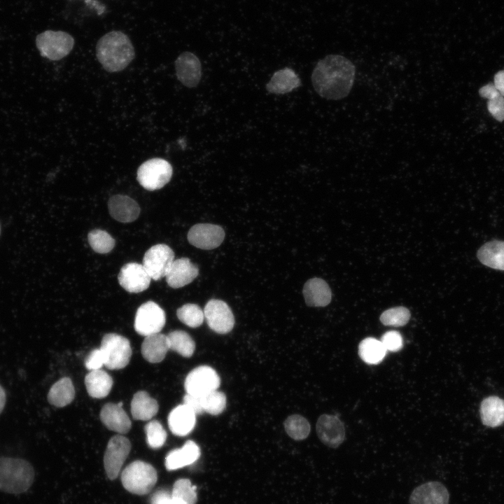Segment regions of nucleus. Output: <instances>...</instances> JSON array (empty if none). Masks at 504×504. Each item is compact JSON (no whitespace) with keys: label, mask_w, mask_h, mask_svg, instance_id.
<instances>
[{"label":"nucleus","mask_w":504,"mask_h":504,"mask_svg":"<svg viewBox=\"0 0 504 504\" xmlns=\"http://www.w3.org/2000/svg\"><path fill=\"white\" fill-rule=\"evenodd\" d=\"M355 76L356 67L349 59L329 55L317 62L311 78L318 95L329 100H339L349 94Z\"/></svg>","instance_id":"f257e3e1"},{"label":"nucleus","mask_w":504,"mask_h":504,"mask_svg":"<svg viewBox=\"0 0 504 504\" xmlns=\"http://www.w3.org/2000/svg\"><path fill=\"white\" fill-rule=\"evenodd\" d=\"M96 55L108 72L125 69L134 59L135 51L129 36L120 31H111L102 36L96 45Z\"/></svg>","instance_id":"f03ea898"},{"label":"nucleus","mask_w":504,"mask_h":504,"mask_svg":"<svg viewBox=\"0 0 504 504\" xmlns=\"http://www.w3.org/2000/svg\"><path fill=\"white\" fill-rule=\"evenodd\" d=\"M34 480L31 464L20 458L0 456V490L11 494L27 491Z\"/></svg>","instance_id":"7ed1b4c3"},{"label":"nucleus","mask_w":504,"mask_h":504,"mask_svg":"<svg viewBox=\"0 0 504 504\" xmlns=\"http://www.w3.org/2000/svg\"><path fill=\"white\" fill-rule=\"evenodd\" d=\"M158 474L154 467L142 461L132 462L122 472L124 488L132 493L145 495L155 486Z\"/></svg>","instance_id":"20e7f679"},{"label":"nucleus","mask_w":504,"mask_h":504,"mask_svg":"<svg viewBox=\"0 0 504 504\" xmlns=\"http://www.w3.org/2000/svg\"><path fill=\"white\" fill-rule=\"evenodd\" d=\"M74 38L63 31L46 30L37 35L36 44L42 57L59 60L68 55L74 46Z\"/></svg>","instance_id":"39448f33"},{"label":"nucleus","mask_w":504,"mask_h":504,"mask_svg":"<svg viewBox=\"0 0 504 504\" xmlns=\"http://www.w3.org/2000/svg\"><path fill=\"white\" fill-rule=\"evenodd\" d=\"M172 174L173 169L168 161L155 158L145 161L139 166L136 179L144 188L153 191L168 183Z\"/></svg>","instance_id":"423d86ee"},{"label":"nucleus","mask_w":504,"mask_h":504,"mask_svg":"<svg viewBox=\"0 0 504 504\" xmlns=\"http://www.w3.org/2000/svg\"><path fill=\"white\" fill-rule=\"evenodd\" d=\"M100 349L105 355V366L110 370L124 368L130 362L132 356L130 343L122 335L106 334L102 340Z\"/></svg>","instance_id":"0eeeda50"},{"label":"nucleus","mask_w":504,"mask_h":504,"mask_svg":"<svg viewBox=\"0 0 504 504\" xmlns=\"http://www.w3.org/2000/svg\"><path fill=\"white\" fill-rule=\"evenodd\" d=\"M166 316L164 310L155 302L143 303L137 309L134 329L143 336L158 333L164 328Z\"/></svg>","instance_id":"6e6552de"},{"label":"nucleus","mask_w":504,"mask_h":504,"mask_svg":"<svg viewBox=\"0 0 504 504\" xmlns=\"http://www.w3.org/2000/svg\"><path fill=\"white\" fill-rule=\"evenodd\" d=\"M174 260L173 250L166 244H159L146 251L142 265L150 278L158 281L166 276Z\"/></svg>","instance_id":"1a4fd4ad"},{"label":"nucleus","mask_w":504,"mask_h":504,"mask_svg":"<svg viewBox=\"0 0 504 504\" xmlns=\"http://www.w3.org/2000/svg\"><path fill=\"white\" fill-rule=\"evenodd\" d=\"M220 379L214 369L207 365H200L194 368L187 375L184 388L190 395L202 396L217 390Z\"/></svg>","instance_id":"9d476101"},{"label":"nucleus","mask_w":504,"mask_h":504,"mask_svg":"<svg viewBox=\"0 0 504 504\" xmlns=\"http://www.w3.org/2000/svg\"><path fill=\"white\" fill-rule=\"evenodd\" d=\"M130 449V441L121 435H115L109 440L104 456V464L110 479H115L118 476Z\"/></svg>","instance_id":"9b49d317"},{"label":"nucleus","mask_w":504,"mask_h":504,"mask_svg":"<svg viewBox=\"0 0 504 504\" xmlns=\"http://www.w3.org/2000/svg\"><path fill=\"white\" fill-rule=\"evenodd\" d=\"M204 314L209 328L217 333L226 334L234 327L233 313L223 300L212 299L208 301L204 309Z\"/></svg>","instance_id":"f8f14e48"},{"label":"nucleus","mask_w":504,"mask_h":504,"mask_svg":"<svg viewBox=\"0 0 504 504\" xmlns=\"http://www.w3.org/2000/svg\"><path fill=\"white\" fill-rule=\"evenodd\" d=\"M225 238L223 229L217 225L198 223L193 225L188 233V240L194 246L211 250L217 248Z\"/></svg>","instance_id":"ddd939ff"},{"label":"nucleus","mask_w":504,"mask_h":504,"mask_svg":"<svg viewBox=\"0 0 504 504\" xmlns=\"http://www.w3.org/2000/svg\"><path fill=\"white\" fill-rule=\"evenodd\" d=\"M118 279L126 291L138 293L149 287L152 279L142 264L132 262L122 267Z\"/></svg>","instance_id":"4468645a"},{"label":"nucleus","mask_w":504,"mask_h":504,"mask_svg":"<svg viewBox=\"0 0 504 504\" xmlns=\"http://www.w3.org/2000/svg\"><path fill=\"white\" fill-rule=\"evenodd\" d=\"M316 429L319 440L328 447L337 448L345 439L344 424L335 415H321L317 420Z\"/></svg>","instance_id":"2eb2a0df"},{"label":"nucleus","mask_w":504,"mask_h":504,"mask_svg":"<svg viewBox=\"0 0 504 504\" xmlns=\"http://www.w3.org/2000/svg\"><path fill=\"white\" fill-rule=\"evenodd\" d=\"M178 80L188 88L196 87L202 77V66L199 58L192 52H182L174 62Z\"/></svg>","instance_id":"dca6fc26"},{"label":"nucleus","mask_w":504,"mask_h":504,"mask_svg":"<svg viewBox=\"0 0 504 504\" xmlns=\"http://www.w3.org/2000/svg\"><path fill=\"white\" fill-rule=\"evenodd\" d=\"M447 487L438 481H430L416 487L410 496V504H449Z\"/></svg>","instance_id":"f3484780"},{"label":"nucleus","mask_w":504,"mask_h":504,"mask_svg":"<svg viewBox=\"0 0 504 504\" xmlns=\"http://www.w3.org/2000/svg\"><path fill=\"white\" fill-rule=\"evenodd\" d=\"M199 274L198 267L188 258L174 260L165 278L173 288H179L191 283Z\"/></svg>","instance_id":"a211bd4d"},{"label":"nucleus","mask_w":504,"mask_h":504,"mask_svg":"<svg viewBox=\"0 0 504 504\" xmlns=\"http://www.w3.org/2000/svg\"><path fill=\"white\" fill-rule=\"evenodd\" d=\"M110 215L121 223H131L139 216L140 207L133 199L125 195L111 196L108 202Z\"/></svg>","instance_id":"6ab92c4d"},{"label":"nucleus","mask_w":504,"mask_h":504,"mask_svg":"<svg viewBox=\"0 0 504 504\" xmlns=\"http://www.w3.org/2000/svg\"><path fill=\"white\" fill-rule=\"evenodd\" d=\"M100 419L109 430L120 434L127 433L132 427L127 414L118 403L105 404L100 412Z\"/></svg>","instance_id":"aec40b11"},{"label":"nucleus","mask_w":504,"mask_h":504,"mask_svg":"<svg viewBox=\"0 0 504 504\" xmlns=\"http://www.w3.org/2000/svg\"><path fill=\"white\" fill-rule=\"evenodd\" d=\"M196 414L185 404L174 407L168 416V425L173 434L186 436L194 428Z\"/></svg>","instance_id":"412c9836"},{"label":"nucleus","mask_w":504,"mask_h":504,"mask_svg":"<svg viewBox=\"0 0 504 504\" xmlns=\"http://www.w3.org/2000/svg\"><path fill=\"white\" fill-rule=\"evenodd\" d=\"M200 456L198 445L192 440H188L181 447L170 451L165 458V467L174 470L189 465L195 462Z\"/></svg>","instance_id":"4be33fe9"},{"label":"nucleus","mask_w":504,"mask_h":504,"mask_svg":"<svg viewBox=\"0 0 504 504\" xmlns=\"http://www.w3.org/2000/svg\"><path fill=\"white\" fill-rule=\"evenodd\" d=\"M306 304L309 307H325L331 300V290L328 284L319 278L308 280L303 288Z\"/></svg>","instance_id":"5701e85b"},{"label":"nucleus","mask_w":504,"mask_h":504,"mask_svg":"<svg viewBox=\"0 0 504 504\" xmlns=\"http://www.w3.org/2000/svg\"><path fill=\"white\" fill-rule=\"evenodd\" d=\"M301 85V80L295 72L285 67L274 72L266 85V90L272 94L288 93Z\"/></svg>","instance_id":"b1692460"},{"label":"nucleus","mask_w":504,"mask_h":504,"mask_svg":"<svg viewBox=\"0 0 504 504\" xmlns=\"http://www.w3.org/2000/svg\"><path fill=\"white\" fill-rule=\"evenodd\" d=\"M169 349L167 335L160 332L146 336L141 344L143 357L152 363L164 360Z\"/></svg>","instance_id":"393cba45"},{"label":"nucleus","mask_w":504,"mask_h":504,"mask_svg":"<svg viewBox=\"0 0 504 504\" xmlns=\"http://www.w3.org/2000/svg\"><path fill=\"white\" fill-rule=\"evenodd\" d=\"M88 394L94 398H103L108 395L113 386V379L104 370H90L85 377Z\"/></svg>","instance_id":"a878e982"},{"label":"nucleus","mask_w":504,"mask_h":504,"mask_svg":"<svg viewBox=\"0 0 504 504\" xmlns=\"http://www.w3.org/2000/svg\"><path fill=\"white\" fill-rule=\"evenodd\" d=\"M158 403L144 391L136 392L131 402V413L136 420H150L158 412Z\"/></svg>","instance_id":"bb28decb"},{"label":"nucleus","mask_w":504,"mask_h":504,"mask_svg":"<svg viewBox=\"0 0 504 504\" xmlns=\"http://www.w3.org/2000/svg\"><path fill=\"white\" fill-rule=\"evenodd\" d=\"M477 256L483 265L504 270V241L493 240L484 244L478 250Z\"/></svg>","instance_id":"cd10ccee"},{"label":"nucleus","mask_w":504,"mask_h":504,"mask_svg":"<svg viewBox=\"0 0 504 504\" xmlns=\"http://www.w3.org/2000/svg\"><path fill=\"white\" fill-rule=\"evenodd\" d=\"M480 415L484 424L496 427L504 422V400L496 396L485 398L481 403Z\"/></svg>","instance_id":"c85d7f7f"},{"label":"nucleus","mask_w":504,"mask_h":504,"mask_svg":"<svg viewBox=\"0 0 504 504\" xmlns=\"http://www.w3.org/2000/svg\"><path fill=\"white\" fill-rule=\"evenodd\" d=\"M75 396V389L69 377H62L56 382L49 390L48 400L50 404L62 407L70 404Z\"/></svg>","instance_id":"c756f323"},{"label":"nucleus","mask_w":504,"mask_h":504,"mask_svg":"<svg viewBox=\"0 0 504 504\" xmlns=\"http://www.w3.org/2000/svg\"><path fill=\"white\" fill-rule=\"evenodd\" d=\"M386 354V349L381 341L373 337L363 340L358 345V354L360 358L368 364L380 363Z\"/></svg>","instance_id":"7c9ffc66"},{"label":"nucleus","mask_w":504,"mask_h":504,"mask_svg":"<svg viewBox=\"0 0 504 504\" xmlns=\"http://www.w3.org/2000/svg\"><path fill=\"white\" fill-rule=\"evenodd\" d=\"M169 349L183 357L192 356L195 349V344L189 334L183 330H174L167 335Z\"/></svg>","instance_id":"2f4dec72"},{"label":"nucleus","mask_w":504,"mask_h":504,"mask_svg":"<svg viewBox=\"0 0 504 504\" xmlns=\"http://www.w3.org/2000/svg\"><path fill=\"white\" fill-rule=\"evenodd\" d=\"M287 434L294 440L305 439L310 433V424L304 416L299 414L289 416L284 421Z\"/></svg>","instance_id":"473e14b6"},{"label":"nucleus","mask_w":504,"mask_h":504,"mask_svg":"<svg viewBox=\"0 0 504 504\" xmlns=\"http://www.w3.org/2000/svg\"><path fill=\"white\" fill-rule=\"evenodd\" d=\"M176 315L182 323L191 328L199 327L204 319V311L197 304L192 303L179 307Z\"/></svg>","instance_id":"72a5a7b5"},{"label":"nucleus","mask_w":504,"mask_h":504,"mask_svg":"<svg viewBox=\"0 0 504 504\" xmlns=\"http://www.w3.org/2000/svg\"><path fill=\"white\" fill-rule=\"evenodd\" d=\"M88 239L94 251L99 253H107L115 246L114 239L106 231L93 230L88 233Z\"/></svg>","instance_id":"f704fd0d"},{"label":"nucleus","mask_w":504,"mask_h":504,"mask_svg":"<svg viewBox=\"0 0 504 504\" xmlns=\"http://www.w3.org/2000/svg\"><path fill=\"white\" fill-rule=\"evenodd\" d=\"M201 405L204 412L211 415H218L226 407V396L217 390L200 396Z\"/></svg>","instance_id":"c9c22d12"},{"label":"nucleus","mask_w":504,"mask_h":504,"mask_svg":"<svg viewBox=\"0 0 504 504\" xmlns=\"http://www.w3.org/2000/svg\"><path fill=\"white\" fill-rule=\"evenodd\" d=\"M147 443L153 449L162 447L167 440V432L158 420H152L145 426Z\"/></svg>","instance_id":"e433bc0d"},{"label":"nucleus","mask_w":504,"mask_h":504,"mask_svg":"<svg viewBox=\"0 0 504 504\" xmlns=\"http://www.w3.org/2000/svg\"><path fill=\"white\" fill-rule=\"evenodd\" d=\"M196 486L188 479H180L173 486L172 496L186 504H195L197 501Z\"/></svg>","instance_id":"4c0bfd02"},{"label":"nucleus","mask_w":504,"mask_h":504,"mask_svg":"<svg viewBox=\"0 0 504 504\" xmlns=\"http://www.w3.org/2000/svg\"><path fill=\"white\" fill-rule=\"evenodd\" d=\"M410 318V311L404 307L388 309L380 316V321L385 326L399 327L405 326Z\"/></svg>","instance_id":"58836bf2"},{"label":"nucleus","mask_w":504,"mask_h":504,"mask_svg":"<svg viewBox=\"0 0 504 504\" xmlns=\"http://www.w3.org/2000/svg\"><path fill=\"white\" fill-rule=\"evenodd\" d=\"M381 342L386 349V351H398L403 346L402 337L400 332L391 330L385 332L382 338Z\"/></svg>","instance_id":"ea45409f"},{"label":"nucleus","mask_w":504,"mask_h":504,"mask_svg":"<svg viewBox=\"0 0 504 504\" xmlns=\"http://www.w3.org/2000/svg\"><path fill=\"white\" fill-rule=\"evenodd\" d=\"M105 355L100 348L90 351L85 361L86 368L90 370L101 369L103 365H105Z\"/></svg>","instance_id":"a19ab883"},{"label":"nucleus","mask_w":504,"mask_h":504,"mask_svg":"<svg viewBox=\"0 0 504 504\" xmlns=\"http://www.w3.org/2000/svg\"><path fill=\"white\" fill-rule=\"evenodd\" d=\"M487 108L496 120L499 122L504 120V97L501 94L489 100Z\"/></svg>","instance_id":"79ce46f5"},{"label":"nucleus","mask_w":504,"mask_h":504,"mask_svg":"<svg viewBox=\"0 0 504 504\" xmlns=\"http://www.w3.org/2000/svg\"><path fill=\"white\" fill-rule=\"evenodd\" d=\"M183 404L192 410L196 415L204 412L201 405L200 396L186 393L183 397Z\"/></svg>","instance_id":"37998d69"},{"label":"nucleus","mask_w":504,"mask_h":504,"mask_svg":"<svg viewBox=\"0 0 504 504\" xmlns=\"http://www.w3.org/2000/svg\"><path fill=\"white\" fill-rule=\"evenodd\" d=\"M479 94L482 97L489 100L500 94L493 83H488L480 88Z\"/></svg>","instance_id":"c03bdc74"},{"label":"nucleus","mask_w":504,"mask_h":504,"mask_svg":"<svg viewBox=\"0 0 504 504\" xmlns=\"http://www.w3.org/2000/svg\"><path fill=\"white\" fill-rule=\"evenodd\" d=\"M172 497L169 491L164 489H160L155 492L151 496V504H165Z\"/></svg>","instance_id":"a18cd8bd"},{"label":"nucleus","mask_w":504,"mask_h":504,"mask_svg":"<svg viewBox=\"0 0 504 504\" xmlns=\"http://www.w3.org/2000/svg\"><path fill=\"white\" fill-rule=\"evenodd\" d=\"M493 81L496 88L504 97V70H500L495 74Z\"/></svg>","instance_id":"49530a36"},{"label":"nucleus","mask_w":504,"mask_h":504,"mask_svg":"<svg viewBox=\"0 0 504 504\" xmlns=\"http://www.w3.org/2000/svg\"><path fill=\"white\" fill-rule=\"evenodd\" d=\"M6 401V394L4 388L0 385V414L4 409Z\"/></svg>","instance_id":"de8ad7c7"},{"label":"nucleus","mask_w":504,"mask_h":504,"mask_svg":"<svg viewBox=\"0 0 504 504\" xmlns=\"http://www.w3.org/2000/svg\"><path fill=\"white\" fill-rule=\"evenodd\" d=\"M165 504H186V503L184 502H183L182 500L175 498L172 496Z\"/></svg>","instance_id":"09e8293b"},{"label":"nucleus","mask_w":504,"mask_h":504,"mask_svg":"<svg viewBox=\"0 0 504 504\" xmlns=\"http://www.w3.org/2000/svg\"><path fill=\"white\" fill-rule=\"evenodd\" d=\"M1 224H0V234H1Z\"/></svg>","instance_id":"8fccbe9b"},{"label":"nucleus","mask_w":504,"mask_h":504,"mask_svg":"<svg viewBox=\"0 0 504 504\" xmlns=\"http://www.w3.org/2000/svg\"><path fill=\"white\" fill-rule=\"evenodd\" d=\"M85 1H89V0H85Z\"/></svg>","instance_id":"3c124183"}]
</instances>
